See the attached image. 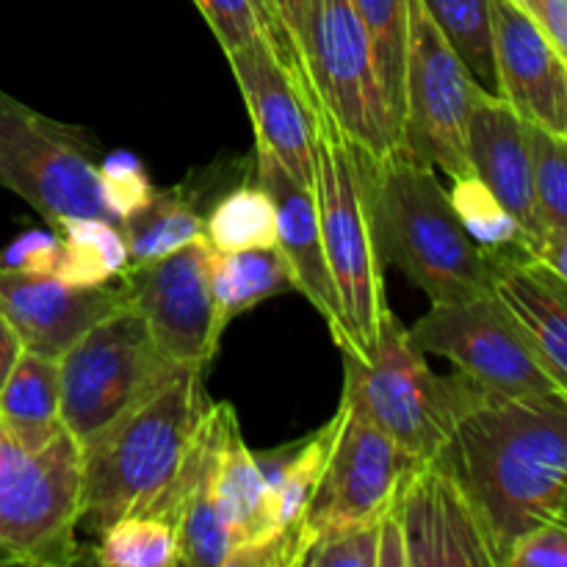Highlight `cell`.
Returning <instances> with one entry per match:
<instances>
[{"instance_id":"6da1fadb","label":"cell","mask_w":567,"mask_h":567,"mask_svg":"<svg viewBox=\"0 0 567 567\" xmlns=\"http://www.w3.org/2000/svg\"><path fill=\"white\" fill-rule=\"evenodd\" d=\"M435 460L460 482L502 567L515 537L565 520L567 396L480 388Z\"/></svg>"},{"instance_id":"7a4b0ae2","label":"cell","mask_w":567,"mask_h":567,"mask_svg":"<svg viewBox=\"0 0 567 567\" xmlns=\"http://www.w3.org/2000/svg\"><path fill=\"white\" fill-rule=\"evenodd\" d=\"M371 236L382 264H391L432 305L465 302L491 288V260L465 233L435 169L408 150L380 161L360 153Z\"/></svg>"},{"instance_id":"3957f363","label":"cell","mask_w":567,"mask_h":567,"mask_svg":"<svg viewBox=\"0 0 567 567\" xmlns=\"http://www.w3.org/2000/svg\"><path fill=\"white\" fill-rule=\"evenodd\" d=\"M208 408L203 371L177 369L153 396L81 449L78 529L100 537L122 515L147 513L181 474Z\"/></svg>"},{"instance_id":"277c9868","label":"cell","mask_w":567,"mask_h":567,"mask_svg":"<svg viewBox=\"0 0 567 567\" xmlns=\"http://www.w3.org/2000/svg\"><path fill=\"white\" fill-rule=\"evenodd\" d=\"M343 354V393L360 419L399 443L419 463L446 446L454 424L480 393L471 377H437L391 308L360 354Z\"/></svg>"},{"instance_id":"5b68a950","label":"cell","mask_w":567,"mask_h":567,"mask_svg":"<svg viewBox=\"0 0 567 567\" xmlns=\"http://www.w3.org/2000/svg\"><path fill=\"white\" fill-rule=\"evenodd\" d=\"M313 197L327 269L347 330V347L341 352L360 354L371 343L382 313L388 310L382 260L377 255L365 205L363 164L360 150L343 138L336 122L319 105H313Z\"/></svg>"},{"instance_id":"8992f818","label":"cell","mask_w":567,"mask_h":567,"mask_svg":"<svg viewBox=\"0 0 567 567\" xmlns=\"http://www.w3.org/2000/svg\"><path fill=\"white\" fill-rule=\"evenodd\" d=\"M177 369L183 365L155 347L142 313L122 305L59 358L61 424L78 449H86Z\"/></svg>"},{"instance_id":"52a82bcc","label":"cell","mask_w":567,"mask_h":567,"mask_svg":"<svg viewBox=\"0 0 567 567\" xmlns=\"http://www.w3.org/2000/svg\"><path fill=\"white\" fill-rule=\"evenodd\" d=\"M81 449L70 432L28 452L0 424V565L81 559Z\"/></svg>"},{"instance_id":"ba28073f","label":"cell","mask_w":567,"mask_h":567,"mask_svg":"<svg viewBox=\"0 0 567 567\" xmlns=\"http://www.w3.org/2000/svg\"><path fill=\"white\" fill-rule=\"evenodd\" d=\"M305 83L347 142L371 161L399 150L374 48L352 0H310Z\"/></svg>"},{"instance_id":"9c48e42d","label":"cell","mask_w":567,"mask_h":567,"mask_svg":"<svg viewBox=\"0 0 567 567\" xmlns=\"http://www.w3.org/2000/svg\"><path fill=\"white\" fill-rule=\"evenodd\" d=\"M97 164L81 127L50 120L0 89V188L25 199L50 227L61 216L111 219Z\"/></svg>"},{"instance_id":"30bf717a","label":"cell","mask_w":567,"mask_h":567,"mask_svg":"<svg viewBox=\"0 0 567 567\" xmlns=\"http://www.w3.org/2000/svg\"><path fill=\"white\" fill-rule=\"evenodd\" d=\"M327 426L330 446L324 468L308 518L293 540L291 567L302 565L305 554L319 537L380 518L402 491L404 480L421 465L393 437L360 419L349 404H338V413Z\"/></svg>"},{"instance_id":"8fae6325","label":"cell","mask_w":567,"mask_h":567,"mask_svg":"<svg viewBox=\"0 0 567 567\" xmlns=\"http://www.w3.org/2000/svg\"><path fill=\"white\" fill-rule=\"evenodd\" d=\"M480 83L421 0H410L404 61L402 150L446 172L474 175L468 161V116Z\"/></svg>"},{"instance_id":"7c38bea8","label":"cell","mask_w":567,"mask_h":567,"mask_svg":"<svg viewBox=\"0 0 567 567\" xmlns=\"http://www.w3.org/2000/svg\"><path fill=\"white\" fill-rule=\"evenodd\" d=\"M415 347L457 365L480 388L502 396H567L535 343L493 291L465 302L432 305L410 330Z\"/></svg>"},{"instance_id":"4fadbf2b","label":"cell","mask_w":567,"mask_h":567,"mask_svg":"<svg viewBox=\"0 0 567 567\" xmlns=\"http://www.w3.org/2000/svg\"><path fill=\"white\" fill-rule=\"evenodd\" d=\"M210 244L197 238L188 247L147 266H127L122 275L127 305L142 313L155 347L175 365L205 371L219 349Z\"/></svg>"},{"instance_id":"5bb4252c","label":"cell","mask_w":567,"mask_h":567,"mask_svg":"<svg viewBox=\"0 0 567 567\" xmlns=\"http://www.w3.org/2000/svg\"><path fill=\"white\" fill-rule=\"evenodd\" d=\"M408 548V567H498L480 515L452 471L421 463L393 498Z\"/></svg>"},{"instance_id":"9a60e30c","label":"cell","mask_w":567,"mask_h":567,"mask_svg":"<svg viewBox=\"0 0 567 567\" xmlns=\"http://www.w3.org/2000/svg\"><path fill=\"white\" fill-rule=\"evenodd\" d=\"M225 55L244 94L258 147L269 150L299 183L313 188V103L282 50L275 42H258Z\"/></svg>"},{"instance_id":"2e32d148","label":"cell","mask_w":567,"mask_h":567,"mask_svg":"<svg viewBox=\"0 0 567 567\" xmlns=\"http://www.w3.org/2000/svg\"><path fill=\"white\" fill-rule=\"evenodd\" d=\"M122 305H127L122 275L86 288L0 264V310L28 352L59 360L89 327Z\"/></svg>"},{"instance_id":"e0dca14e","label":"cell","mask_w":567,"mask_h":567,"mask_svg":"<svg viewBox=\"0 0 567 567\" xmlns=\"http://www.w3.org/2000/svg\"><path fill=\"white\" fill-rule=\"evenodd\" d=\"M487 6L496 78L493 94L507 100L532 125L567 136V55L507 0H487Z\"/></svg>"},{"instance_id":"ac0fdd59","label":"cell","mask_w":567,"mask_h":567,"mask_svg":"<svg viewBox=\"0 0 567 567\" xmlns=\"http://www.w3.org/2000/svg\"><path fill=\"white\" fill-rule=\"evenodd\" d=\"M468 161L471 172L496 194L498 203L513 214L524 233L529 255H540L548 233L537 216L532 188V144L529 122L498 94L476 89L468 116Z\"/></svg>"},{"instance_id":"d6986e66","label":"cell","mask_w":567,"mask_h":567,"mask_svg":"<svg viewBox=\"0 0 567 567\" xmlns=\"http://www.w3.org/2000/svg\"><path fill=\"white\" fill-rule=\"evenodd\" d=\"M255 183L264 186L275 203L277 249L291 271L293 291H299L313 305L316 313L330 327L332 341L338 343V349H343L347 330H343L341 308H338L336 288H332L330 269H327L313 188L299 183L264 147H255Z\"/></svg>"},{"instance_id":"ffe728a7","label":"cell","mask_w":567,"mask_h":567,"mask_svg":"<svg viewBox=\"0 0 567 567\" xmlns=\"http://www.w3.org/2000/svg\"><path fill=\"white\" fill-rule=\"evenodd\" d=\"M491 288L524 327L548 374L567 388V277L520 247L487 249Z\"/></svg>"},{"instance_id":"44dd1931","label":"cell","mask_w":567,"mask_h":567,"mask_svg":"<svg viewBox=\"0 0 567 567\" xmlns=\"http://www.w3.org/2000/svg\"><path fill=\"white\" fill-rule=\"evenodd\" d=\"M216 502L233 546L230 567L282 565V537L258 454L244 443L241 426H230L216 471Z\"/></svg>"},{"instance_id":"7402d4cb","label":"cell","mask_w":567,"mask_h":567,"mask_svg":"<svg viewBox=\"0 0 567 567\" xmlns=\"http://www.w3.org/2000/svg\"><path fill=\"white\" fill-rule=\"evenodd\" d=\"M236 410L227 402H210L205 413V437L199 452L197 471L183 498L177 518V543H181V565L197 567H230L233 546L216 502V471L219 454L230 426L236 424Z\"/></svg>"},{"instance_id":"603a6c76","label":"cell","mask_w":567,"mask_h":567,"mask_svg":"<svg viewBox=\"0 0 567 567\" xmlns=\"http://www.w3.org/2000/svg\"><path fill=\"white\" fill-rule=\"evenodd\" d=\"M0 424L28 452H42L64 435L59 360L22 349L0 385Z\"/></svg>"},{"instance_id":"cb8c5ba5","label":"cell","mask_w":567,"mask_h":567,"mask_svg":"<svg viewBox=\"0 0 567 567\" xmlns=\"http://www.w3.org/2000/svg\"><path fill=\"white\" fill-rule=\"evenodd\" d=\"M214 249V247H210ZM210 291H214L216 327L227 330L236 316L258 308L277 293L293 291L291 271L277 247L244 252H210Z\"/></svg>"},{"instance_id":"d4e9b609","label":"cell","mask_w":567,"mask_h":567,"mask_svg":"<svg viewBox=\"0 0 567 567\" xmlns=\"http://www.w3.org/2000/svg\"><path fill=\"white\" fill-rule=\"evenodd\" d=\"M203 221L192 197L183 192H155L142 210L120 221L131 266H147L203 238Z\"/></svg>"},{"instance_id":"484cf974","label":"cell","mask_w":567,"mask_h":567,"mask_svg":"<svg viewBox=\"0 0 567 567\" xmlns=\"http://www.w3.org/2000/svg\"><path fill=\"white\" fill-rule=\"evenodd\" d=\"M327 446H330V426H321L308 443L299 446L297 454L282 460L280 465L266 468V480L271 487V504H275V524L282 537V565L291 567L293 540L308 518L310 502H313L316 485H319L321 468H324Z\"/></svg>"},{"instance_id":"4316f807","label":"cell","mask_w":567,"mask_h":567,"mask_svg":"<svg viewBox=\"0 0 567 567\" xmlns=\"http://www.w3.org/2000/svg\"><path fill=\"white\" fill-rule=\"evenodd\" d=\"M360 22L374 48L377 70L385 89L391 125L402 150V105H404V61H408L410 0H352Z\"/></svg>"},{"instance_id":"83f0119b","label":"cell","mask_w":567,"mask_h":567,"mask_svg":"<svg viewBox=\"0 0 567 567\" xmlns=\"http://www.w3.org/2000/svg\"><path fill=\"white\" fill-rule=\"evenodd\" d=\"M203 238L216 252L277 247L275 203L264 186H238L210 208L203 221Z\"/></svg>"},{"instance_id":"f1b7e54d","label":"cell","mask_w":567,"mask_h":567,"mask_svg":"<svg viewBox=\"0 0 567 567\" xmlns=\"http://www.w3.org/2000/svg\"><path fill=\"white\" fill-rule=\"evenodd\" d=\"M94 563L105 567H175L181 565L177 532L153 515H122L97 537Z\"/></svg>"},{"instance_id":"f546056e","label":"cell","mask_w":567,"mask_h":567,"mask_svg":"<svg viewBox=\"0 0 567 567\" xmlns=\"http://www.w3.org/2000/svg\"><path fill=\"white\" fill-rule=\"evenodd\" d=\"M446 37L457 50L468 72L487 92L496 89L493 78V44H491V6L487 0H421Z\"/></svg>"},{"instance_id":"4dcf8cb0","label":"cell","mask_w":567,"mask_h":567,"mask_svg":"<svg viewBox=\"0 0 567 567\" xmlns=\"http://www.w3.org/2000/svg\"><path fill=\"white\" fill-rule=\"evenodd\" d=\"M529 144L537 216L548 238H567V136L529 122Z\"/></svg>"},{"instance_id":"1f68e13d","label":"cell","mask_w":567,"mask_h":567,"mask_svg":"<svg viewBox=\"0 0 567 567\" xmlns=\"http://www.w3.org/2000/svg\"><path fill=\"white\" fill-rule=\"evenodd\" d=\"M449 203H452L460 225L482 249L520 247L524 244L518 221L476 175L454 177Z\"/></svg>"},{"instance_id":"d6a6232c","label":"cell","mask_w":567,"mask_h":567,"mask_svg":"<svg viewBox=\"0 0 567 567\" xmlns=\"http://www.w3.org/2000/svg\"><path fill=\"white\" fill-rule=\"evenodd\" d=\"M194 3L225 53L258 42H275L282 50L266 0H194Z\"/></svg>"},{"instance_id":"836d02e7","label":"cell","mask_w":567,"mask_h":567,"mask_svg":"<svg viewBox=\"0 0 567 567\" xmlns=\"http://www.w3.org/2000/svg\"><path fill=\"white\" fill-rule=\"evenodd\" d=\"M100 197L111 219L120 225L131 214L142 210L158 188L150 183L142 161L131 153H111L97 164Z\"/></svg>"},{"instance_id":"e575fe53","label":"cell","mask_w":567,"mask_h":567,"mask_svg":"<svg viewBox=\"0 0 567 567\" xmlns=\"http://www.w3.org/2000/svg\"><path fill=\"white\" fill-rule=\"evenodd\" d=\"M53 230L66 244L92 255L114 277L125 275L127 266H131V255H127V244L120 225L105 219V216H61Z\"/></svg>"},{"instance_id":"d590c367","label":"cell","mask_w":567,"mask_h":567,"mask_svg":"<svg viewBox=\"0 0 567 567\" xmlns=\"http://www.w3.org/2000/svg\"><path fill=\"white\" fill-rule=\"evenodd\" d=\"M380 520V518H377ZM377 520L319 537L305 554L310 567H377Z\"/></svg>"},{"instance_id":"8d00e7d4","label":"cell","mask_w":567,"mask_h":567,"mask_svg":"<svg viewBox=\"0 0 567 567\" xmlns=\"http://www.w3.org/2000/svg\"><path fill=\"white\" fill-rule=\"evenodd\" d=\"M502 567H567L565 520H551L515 537Z\"/></svg>"},{"instance_id":"74e56055","label":"cell","mask_w":567,"mask_h":567,"mask_svg":"<svg viewBox=\"0 0 567 567\" xmlns=\"http://www.w3.org/2000/svg\"><path fill=\"white\" fill-rule=\"evenodd\" d=\"M266 9H269L271 22H275L277 39H280L288 66L302 81V86L308 89V83H305V33H308L310 0H266Z\"/></svg>"},{"instance_id":"f35d334b","label":"cell","mask_w":567,"mask_h":567,"mask_svg":"<svg viewBox=\"0 0 567 567\" xmlns=\"http://www.w3.org/2000/svg\"><path fill=\"white\" fill-rule=\"evenodd\" d=\"M61 236L50 227V230H31L25 236L17 238L9 249L3 252L0 264L9 269L25 271V275H42L53 277L55 260H59Z\"/></svg>"},{"instance_id":"ab89813d","label":"cell","mask_w":567,"mask_h":567,"mask_svg":"<svg viewBox=\"0 0 567 567\" xmlns=\"http://www.w3.org/2000/svg\"><path fill=\"white\" fill-rule=\"evenodd\" d=\"M507 3L535 22L548 42L567 55V0H507Z\"/></svg>"},{"instance_id":"60d3db41","label":"cell","mask_w":567,"mask_h":567,"mask_svg":"<svg viewBox=\"0 0 567 567\" xmlns=\"http://www.w3.org/2000/svg\"><path fill=\"white\" fill-rule=\"evenodd\" d=\"M377 567H408L402 524L393 504L377 520Z\"/></svg>"},{"instance_id":"b9f144b4","label":"cell","mask_w":567,"mask_h":567,"mask_svg":"<svg viewBox=\"0 0 567 567\" xmlns=\"http://www.w3.org/2000/svg\"><path fill=\"white\" fill-rule=\"evenodd\" d=\"M20 352H22L20 338H17L14 327L9 324V319H6L3 310H0V385H3L6 374L11 371L14 360L20 358Z\"/></svg>"}]
</instances>
